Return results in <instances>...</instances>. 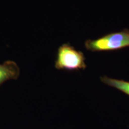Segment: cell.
I'll return each mask as SVG.
<instances>
[{"instance_id": "4", "label": "cell", "mask_w": 129, "mask_h": 129, "mask_svg": "<svg viewBox=\"0 0 129 129\" xmlns=\"http://www.w3.org/2000/svg\"><path fill=\"white\" fill-rule=\"evenodd\" d=\"M101 81L106 85L120 90V91L129 96V81L109 78L107 76L101 77Z\"/></svg>"}, {"instance_id": "3", "label": "cell", "mask_w": 129, "mask_h": 129, "mask_svg": "<svg viewBox=\"0 0 129 129\" xmlns=\"http://www.w3.org/2000/svg\"><path fill=\"white\" fill-rule=\"evenodd\" d=\"M20 74V69L14 61L7 60L0 64V85L10 80H16Z\"/></svg>"}, {"instance_id": "2", "label": "cell", "mask_w": 129, "mask_h": 129, "mask_svg": "<svg viewBox=\"0 0 129 129\" xmlns=\"http://www.w3.org/2000/svg\"><path fill=\"white\" fill-rule=\"evenodd\" d=\"M85 60V57L82 51L77 50L69 43H65L58 48L54 67L58 70H84L87 68Z\"/></svg>"}, {"instance_id": "1", "label": "cell", "mask_w": 129, "mask_h": 129, "mask_svg": "<svg viewBox=\"0 0 129 129\" xmlns=\"http://www.w3.org/2000/svg\"><path fill=\"white\" fill-rule=\"evenodd\" d=\"M85 48L91 52L112 51L129 47V29L112 32L96 40H87L84 43Z\"/></svg>"}]
</instances>
